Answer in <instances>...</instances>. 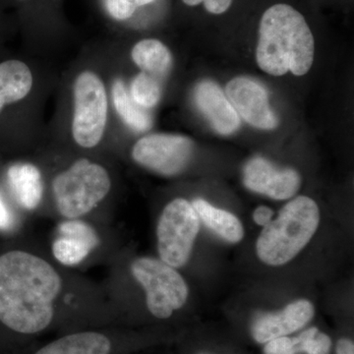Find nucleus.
Listing matches in <instances>:
<instances>
[{
	"instance_id": "a211bd4d",
	"label": "nucleus",
	"mask_w": 354,
	"mask_h": 354,
	"mask_svg": "<svg viewBox=\"0 0 354 354\" xmlns=\"http://www.w3.org/2000/svg\"><path fill=\"white\" fill-rule=\"evenodd\" d=\"M113 104L116 111L125 124L135 131L145 132L152 127V118L148 109L142 108L133 101L124 83L120 79L113 86Z\"/></svg>"
},
{
	"instance_id": "9d476101",
	"label": "nucleus",
	"mask_w": 354,
	"mask_h": 354,
	"mask_svg": "<svg viewBox=\"0 0 354 354\" xmlns=\"http://www.w3.org/2000/svg\"><path fill=\"white\" fill-rule=\"evenodd\" d=\"M243 183L247 189L274 200L295 196L301 185V177L295 169H278L264 158L248 160L243 169Z\"/></svg>"
},
{
	"instance_id": "9b49d317",
	"label": "nucleus",
	"mask_w": 354,
	"mask_h": 354,
	"mask_svg": "<svg viewBox=\"0 0 354 354\" xmlns=\"http://www.w3.org/2000/svg\"><path fill=\"white\" fill-rule=\"evenodd\" d=\"M313 316V304L306 299L297 300L281 311L263 313L256 317L251 332L256 342L265 344L277 337L297 332L304 328Z\"/></svg>"
},
{
	"instance_id": "2eb2a0df",
	"label": "nucleus",
	"mask_w": 354,
	"mask_h": 354,
	"mask_svg": "<svg viewBox=\"0 0 354 354\" xmlns=\"http://www.w3.org/2000/svg\"><path fill=\"white\" fill-rule=\"evenodd\" d=\"M111 349V342L106 335L84 332L60 337L35 354H109Z\"/></svg>"
},
{
	"instance_id": "4468645a",
	"label": "nucleus",
	"mask_w": 354,
	"mask_h": 354,
	"mask_svg": "<svg viewBox=\"0 0 354 354\" xmlns=\"http://www.w3.org/2000/svg\"><path fill=\"white\" fill-rule=\"evenodd\" d=\"M191 204L196 211L200 221L221 239L230 243H237L242 241L244 236L243 227L234 214L216 208L203 199H195Z\"/></svg>"
},
{
	"instance_id": "f257e3e1",
	"label": "nucleus",
	"mask_w": 354,
	"mask_h": 354,
	"mask_svg": "<svg viewBox=\"0 0 354 354\" xmlns=\"http://www.w3.org/2000/svg\"><path fill=\"white\" fill-rule=\"evenodd\" d=\"M62 288L58 272L34 254L9 251L0 256V323L32 335L50 325Z\"/></svg>"
},
{
	"instance_id": "5701e85b",
	"label": "nucleus",
	"mask_w": 354,
	"mask_h": 354,
	"mask_svg": "<svg viewBox=\"0 0 354 354\" xmlns=\"http://www.w3.org/2000/svg\"><path fill=\"white\" fill-rule=\"evenodd\" d=\"M265 354H297V349L293 337H281L268 342Z\"/></svg>"
},
{
	"instance_id": "a878e982",
	"label": "nucleus",
	"mask_w": 354,
	"mask_h": 354,
	"mask_svg": "<svg viewBox=\"0 0 354 354\" xmlns=\"http://www.w3.org/2000/svg\"><path fill=\"white\" fill-rule=\"evenodd\" d=\"M13 225V218L11 214L9 213L8 209L6 208V204L0 198V230H9Z\"/></svg>"
},
{
	"instance_id": "39448f33",
	"label": "nucleus",
	"mask_w": 354,
	"mask_h": 354,
	"mask_svg": "<svg viewBox=\"0 0 354 354\" xmlns=\"http://www.w3.org/2000/svg\"><path fill=\"white\" fill-rule=\"evenodd\" d=\"M131 272L146 291L149 311L167 319L187 301L188 286L174 268L164 261L141 257L133 261Z\"/></svg>"
},
{
	"instance_id": "1a4fd4ad",
	"label": "nucleus",
	"mask_w": 354,
	"mask_h": 354,
	"mask_svg": "<svg viewBox=\"0 0 354 354\" xmlns=\"http://www.w3.org/2000/svg\"><path fill=\"white\" fill-rule=\"evenodd\" d=\"M225 95L239 118L251 127L262 130L278 127L279 120L270 106L267 90L253 79H232L225 86Z\"/></svg>"
},
{
	"instance_id": "b1692460",
	"label": "nucleus",
	"mask_w": 354,
	"mask_h": 354,
	"mask_svg": "<svg viewBox=\"0 0 354 354\" xmlns=\"http://www.w3.org/2000/svg\"><path fill=\"white\" fill-rule=\"evenodd\" d=\"M183 1L188 6H197L200 3H204L206 10L215 15L225 13L232 3V0H183Z\"/></svg>"
},
{
	"instance_id": "7ed1b4c3",
	"label": "nucleus",
	"mask_w": 354,
	"mask_h": 354,
	"mask_svg": "<svg viewBox=\"0 0 354 354\" xmlns=\"http://www.w3.org/2000/svg\"><path fill=\"white\" fill-rule=\"evenodd\" d=\"M319 223L320 211L314 200L307 196L291 200L278 218L263 228L256 242L258 257L270 266L286 264L309 243Z\"/></svg>"
},
{
	"instance_id": "20e7f679",
	"label": "nucleus",
	"mask_w": 354,
	"mask_h": 354,
	"mask_svg": "<svg viewBox=\"0 0 354 354\" xmlns=\"http://www.w3.org/2000/svg\"><path fill=\"white\" fill-rule=\"evenodd\" d=\"M111 187L108 171L87 158L77 160L53 183L58 211L68 220L90 213L106 198Z\"/></svg>"
},
{
	"instance_id": "dca6fc26",
	"label": "nucleus",
	"mask_w": 354,
	"mask_h": 354,
	"mask_svg": "<svg viewBox=\"0 0 354 354\" xmlns=\"http://www.w3.org/2000/svg\"><path fill=\"white\" fill-rule=\"evenodd\" d=\"M135 64L147 74L162 80L171 71L172 57L171 51L158 39H143L135 44L131 51Z\"/></svg>"
},
{
	"instance_id": "4be33fe9",
	"label": "nucleus",
	"mask_w": 354,
	"mask_h": 354,
	"mask_svg": "<svg viewBox=\"0 0 354 354\" xmlns=\"http://www.w3.org/2000/svg\"><path fill=\"white\" fill-rule=\"evenodd\" d=\"M155 0H106V9L116 20H125L131 17L140 6H146Z\"/></svg>"
},
{
	"instance_id": "cd10ccee",
	"label": "nucleus",
	"mask_w": 354,
	"mask_h": 354,
	"mask_svg": "<svg viewBox=\"0 0 354 354\" xmlns=\"http://www.w3.org/2000/svg\"><path fill=\"white\" fill-rule=\"evenodd\" d=\"M6 106V102H4L3 99H2L1 95H0V111L3 109V106Z\"/></svg>"
},
{
	"instance_id": "6ab92c4d",
	"label": "nucleus",
	"mask_w": 354,
	"mask_h": 354,
	"mask_svg": "<svg viewBox=\"0 0 354 354\" xmlns=\"http://www.w3.org/2000/svg\"><path fill=\"white\" fill-rule=\"evenodd\" d=\"M95 247L83 237L74 234L59 235L53 244V253L58 262L75 266L87 258Z\"/></svg>"
},
{
	"instance_id": "aec40b11",
	"label": "nucleus",
	"mask_w": 354,
	"mask_h": 354,
	"mask_svg": "<svg viewBox=\"0 0 354 354\" xmlns=\"http://www.w3.org/2000/svg\"><path fill=\"white\" fill-rule=\"evenodd\" d=\"M145 72H141L135 77L130 88V95L133 101L140 106L150 109L157 106L162 97V82Z\"/></svg>"
},
{
	"instance_id": "412c9836",
	"label": "nucleus",
	"mask_w": 354,
	"mask_h": 354,
	"mask_svg": "<svg viewBox=\"0 0 354 354\" xmlns=\"http://www.w3.org/2000/svg\"><path fill=\"white\" fill-rule=\"evenodd\" d=\"M295 342L298 353L328 354L332 346V339L329 335L319 332L317 328H310L304 330L295 337Z\"/></svg>"
},
{
	"instance_id": "f03ea898",
	"label": "nucleus",
	"mask_w": 354,
	"mask_h": 354,
	"mask_svg": "<svg viewBox=\"0 0 354 354\" xmlns=\"http://www.w3.org/2000/svg\"><path fill=\"white\" fill-rule=\"evenodd\" d=\"M315 43L304 15L288 4L268 8L260 21L256 62L272 76H304L314 62Z\"/></svg>"
},
{
	"instance_id": "bb28decb",
	"label": "nucleus",
	"mask_w": 354,
	"mask_h": 354,
	"mask_svg": "<svg viewBox=\"0 0 354 354\" xmlns=\"http://www.w3.org/2000/svg\"><path fill=\"white\" fill-rule=\"evenodd\" d=\"M337 354H354L353 342L349 339H339L337 344Z\"/></svg>"
},
{
	"instance_id": "393cba45",
	"label": "nucleus",
	"mask_w": 354,
	"mask_h": 354,
	"mask_svg": "<svg viewBox=\"0 0 354 354\" xmlns=\"http://www.w3.org/2000/svg\"><path fill=\"white\" fill-rule=\"evenodd\" d=\"M272 216H274V211L271 208L267 206H259L254 211L253 218L258 225L266 227L271 223Z\"/></svg>"
},
{
	"instance_id": "6e6552de",
	"label": "nucleus",
	"mask_w": 354,
	"mask_h": 354,
	"mask_svg": "<svg viewBox=\"0 0 354 354\" xmlns=\"http://www.w3.org/2000/svg\"><path fill=\"white\" fill-rule=\"evenodd\" d=\"M194 144L180 135L153 134L140 139L132 150L137 164L165 176L183 172L192 158Z\"/></svg>"
},
{
	"instance_id": "f3484780",
	"label": "nucleus",
	"mask_w": 354,
	"mask_h": 354,
	"mask_svg": "<svg viewBox=\"0 0 354 354\" xmlns=\"http://www.w3.org/2000/svg\"><path fill=\"white\" fill-rule=\"evenodd\" d=\"M32 86L31 70L19 60H8L0 64V95L6 104L24 99Z\"/></svg>"
},
{
	"instance_id": "0eeeda50",
	"label": "nucleus",
	"mask_w": 354,
	"mask_h": 354,
	"mask_svg": "<svg viewBox=\"0 0 354 354\" xmlns=\"http://www.w3.org/2000/svg\"><path fill=\"white\" fill-rule=\"evenodd\" d=\"M108 97L104 83L91 71L81 73L74 84V115L72 133L76 143L94 148L106 129Z\"/></svg>"
},
{
	"instance_id": "f8f14e48",
	"label": "nucleus",
	"mask_w": 354,
	"mask_h": 354,
	"mask_svg": "<svg viewBox=\"0 0 354 354\" xmlns=\"http://www.w3.org/2000/svg\"><path fill=\"white\" fill-rule=\"evenodd\" d=\"M193 97L198 111L218 134L227 136L241 127V118L218 84L201 81L194 88Z\"/></svg>"
},
{
	"instance_id": "423d86ee",
	"label": "nucleus",
	"mask_w": 354,
	"mask_h": 354,
	"mask_svg": "<svg viewBox=\"0 0 354 354\" xmlns=\"http://www.w3.org/2000/svg\"><path fill=\"white\" fill-rule=\"evenodd\" d=\"M200 223L196 211L187 200L177 198L169 203L158 223L160 260L172 268L185 265L199 234Z\"/></svg>"
},
{
	"instance_id": "ddd939ff",
	"label": "nucleus",
	"mask_w": 354,
	"mask_h": 354,
	"mask_svg": "<svg viewBox=\"0 0 354 354\" xmlns=\"http://www.w3.org/2000/svg\"><path fill=\"white\" fill-rule=\"evenodd\" d=\"M9 186L23 208L35 209L43 198V178L34 165L20 162L9 167L7 172Z\"/></svg>"
}]
</instances>
